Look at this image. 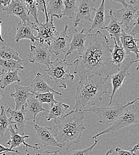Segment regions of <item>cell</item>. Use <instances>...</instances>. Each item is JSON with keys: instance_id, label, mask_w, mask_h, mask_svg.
<instances>
[{"instance_id": "ffe728a7", "label": "cell", "mask_w": 139, "mask_h": 155, "mask_svg": "<svg viewBox=\"0 0 139 155\" xmlns=\"http://www.w3.org/2000/svg\"><path fill=\"white\" fill-rule=\"evenodd\" d=\"M8 130L10 133L11 137L10 140L7 141V144L10 146V149H14V148H16V147L21 148L20 146L21 144H23L24 146V150L27 152L28 147L34 149L38 145V144L37 143L35 144L34 146H32L26 143L25 141V139L29 138V136L20 135L14 128H13L11 125L9 127Z\"/></svg>"}, {"instance_id": "7402d4cb", "label": "cell", "mask_w": 139, "mask_h": 155, "mask_svg": "<svg viewBox=\"0 0 139 155\" xmlns=\"http://www.w3.org/2000/svg\"><path fill=\"white\" fill-rule=\"evenodd\" d=\"M5 111L10 114V119L14 124V129L20 135H24V127L27 119L23 107L17 110L5 108Z\"/></svg>"}, {"instance_id": "d590c367", "label": "cell", "mask_w": 139, "mask_h": 155, "mask_svg": "<svg viewBox=\"0 0 139 155\" xmlns=\"http://www.w3.org/2000/svg\"><path fill=\"white\" fill-rule=\"evenodd\" d=\"M139 34V10H138L135 15L133 24L131 28V31L129 34L136 36V35Z\"/></svg>"}, {"instance_id": "bcb514c9", "label": "cell", "mask_w": 139, "mask_h": 155, "mask_svg": "<svg viewBox=\"0 0 139 155\" xmlns=\"http://www.w3.org/2000/svg\"><path fill=\"white\" fill-rule=\"evenodd\" d=\"M138 41H139V39H138ZM137 60V63H138V64H137V68H136V70L137 71H139V56H138V58L136 59Z\"/></svg>"}, {"instance_id": "d4e9b609", "label": "cell", "mask_w": 139, "mask_h": 155, "mask_svg": "<svg viewBox=\"0 0 139 155\" xmlns=\"http://www.w3.org/2000/svg\"><path fill=\"white\" fill-rule=\"evenodd\" d=\"M105 0H102L100 7L95 9V16L93 20H92V24L90 28L88 31V33L95 29H102L105 25Z\"/></svg>"}, {"instance_id": "ee69618b", "label": "cell", "mask_w": 139, "mask_h": 155, "mask_svg": "<svg viewBox=\"0 0 139 155\" xmlns=\"http://www.w3.org/2000/svg\"><path fill=\"white\" fill-rule=\"evenodd\" d=\"M49 155H60V152L58 150H55V151H52Z\"/></svg>"}, {"instance_id": "8d00e7d4", "label": "cell", "mask_w": 139, "mask_h": 155, "mask_svg": "<svg viewBox=\"0 0 139 155\" xmlns=\"http://www.w3.org/2000/svg\"><path fill=\"white\" fill-rule=\"evenodd\" d=\"M33 149V150L32 152L29 153L27 152L26 155H49L50 153L52 152L40 147L39 144Z\"/></svg>"}, {"instance_id": "83f0119b", "label": "cell", "mask_w": 139, "mask_h": 155, "mask_svg": "<svg viewBox=\"0 0 139 155\" xmlns=\"http://www.w3.org/2000/svg\"><path fill=\"white\" fill-rule=\"evenodd\" d=\"M114 41V45L112 47L113 49L111 53L112 62L114 64L120 67L124 60L130 55H127L122 47L121 44L118 45L116 41Z\"/></svg>"}, {"instance_id": "f1b7e54d", "label": "cell", "mask_w": 139, "mask_h": 155, "mask_svg": "<svg viewBox=\"0 0 139 155\" xmlns=\"http://www.w3.org/2000/svg\"><path fill=\"white\" fill-rule=\"evenodd\" d=\"M0 67L3 72H10L16 70L23 69L24 66L22 62L13 59H2L0 58Z\"/></svg>"}, {"instance_id": "d6986e66", "label": "cell", "mask_w": 139, "mask_h": 155, "mask_svg": "<svg viewBox=\"0 0 139 155\" xmlns=\"http://www.w3.org/2000/svg\"><path fill=\"white\" fill-rule=\"evenodd\" d=\"M108 18H110V22L108 26H105L102 29L107 31L111 38L116 41L118 45L121 44L120 37L124 31H125L123 26L121 24L117 18L112 14V9L109 10V16Z\"/></svg>"}, {"instance_id": "484cf974", "label": "cell", "mask_w": 139, "mask_h": 155, "mask_svg": "<svg viewBox=\"0 0 139 155\" xmlns=\"http://www.w3.org/2000/svg\"><path fill=\"white\" fill-rule=\"evenodd\" d=\"M46 7L48 16L61 19L64 9L63 0H46Z\"/></svg>"}, {"instance_id": "ac0fdd59", "label": "cell", "mask_w": 139, "mask_h": 155, "mask_svg": "<svg viewBox=\"0 0 139 155\" xmlns=\"http://www.w3.org/2000/svg\"><path fill=\"white\" fill-rule=\"evenodd\" d=\"M15 91L10 94V96L13 98L16 106L14 110H20L26 104L28 98L32 96V93L30 87L22 86L19 83L14 85Z\"/></svg>"}, {"instance_id": "f907efd6", "label": "cell", "mask_w": 139, "mask_h": 155, "mask_svg": "<svg viewBox=\"0 0 139 155\" xmlns=\"http://www.w3.org/2000/svg\"><path fill=\"white\" fill-rule=\"evenodd\" d=\"M1 71H0V75H1Z\"/></svg>"}, {"instance_id": "cb8c5ba5", "label": "cell", "mask_w": 139, "mask_h": 155, "mask_svg": "<svg viewBox=\"0 0 139 155\" xmlns=\"http://www.w3.org/2000/svg\"><path fill=\"white\" fill-rule=\"evenodd\" d=\"M69 107V105L62 101H57L52 105H50L48 115L46 117L47 120L50 121L51 119L56 120L62 117L66 114V112Z\"/></svg>"}, {"instance_id": "d6a6232c", "label": "cell", "mask_w": 139, "mask_h": 155, "mask_svg": "<svg viewBox=\"0 0 139 155\" xmlns=\"http://www.w3.org/2000/svg\"><path fill=\"white\" fill-rule=\"evenodd\" d=\"M25 4L27 8L29 15H31L37 25L39 24V21L38 19V4L36 0H24Z\"/></svg>"}, {"instance_id": "8992f818", "label": "cell", "mask_w": 139, "mask_h": 155, "mask_svg": "<svg viewBox=\"0 0 139 155\" xmlns=\"http://www.w3.org/2000/svg\"><path fill=\"white\" fill-rule=\"evenodd\" d=\"M139 124V109L134 104L127 106L118 119L108 128L92 137L96 139L98 137L109 133H113L121 129L126 128L131 125Z\"/></svg>"}, {"instance_id": "c3c4849f", "label": "cell", "mask_w": 139, "mask_h": 155, "mask_svg": "<svg viewBox=\"0 0 139 155\" xmlns=\"http://www.w3.org/2000/svg\"><path fill=\"white\" fill-rule=\"evenodd\" d=\"M96 1V0H93V1L94 2H95V1Z\"/></svg>"}, {"instance_id": "52a82bcc", "label": "cell", "mask_w": 139, "mask_h": 155, "mask_svg": "<svg viewBox=\"0 0 139 155\" xmlns=\"http://www.w3.org/2000/svg\"><path fill=\"white\" fill-rule=\"evenodd\" d=\"M137 60L130 58V56L124 60L121 66L119 67V71L113 75L109 76L111 79V85L112 87V91L110 96V100L108 106H111L114 97L117 91L120 89L125 81V80L130 76L129 73V69L131 66L135 63H137Z\"/></svg>"}, {"instance_id": "7a4b0ae2", "label": "cell", "mask_w": 139, "mask_h": 155, "mask_svg": "<svg viewBox=\"0 0 139 155\" xmlns=\"http://www.w3.org/2000/svg\"><path fill=\"white\" fill-rule=\"evenodd\" d=\"M109 76L95 75L80 79L74 97L73 110L86 112L90 107L102 101V96L109 94L111 82Z\"/></svg>"}, {"instance_id": "2e32d148", "label": "cell", "mask_w": 139, "mask_h": 155, "mask_svg": "<svg viewBox=\"0 0 139 155\" xmlns=\"http://www.w3.org/2000/svg\"><path fill=\"white\" fill-rule=\"evenodd\" d=\"M2 10L5 11L8 15H13L18 17L22 21H30L24 0H12L9 5Z\"/></svg>"}, {"instance_id": "5bb4252c", "label": "cell", "mask_w": 139, "mask_h": 155, "mask_svg": "<svg viewBox=\"0 0 139 155\" xmlns=\"http://www.w3.org/2000/svg\"><path fill=\"white\" fill-rule=\"evenodd\" d=\"M37 24L31 21H22L20 20L16 28V34L14 39L16 42H19L21 39L30 40L32 43L38 41L34 35V31H36Z\"/></svg>"}, {"instance_id": "f35d334b", "label": "cell", "mask_w": 139, "mask_h": 155, "mask_svg": "<svg viewBox=\"0 0 139 155\" xmlns=\"http://www.w3.org/2000/svg\"><path fill=\"white\" fill-rule=\"evenodd\" d=\"M115 152L118 155H137L136 153L131 152L130 150H125L119 147H115Z\"/></svg>"}, {"instance_id": "60d3db41", "label": "cell", "mask_w": 139, "mask_h": 155, "mask_svg": "<svg viewBox=\"0 0 139 155\" xmlns=\"http://www.w3.org/2000/svg\"><path fill=\"white\" fill-rule=\"evenodd\" d=\"M129 150H130L131 152L136 153L137 151L139 150V143L136 144L133 147H130Z\"/></svg>"}, {"instance_id": "7bdbcfd3", "label": "cell", "mask_w": 139, "mask_h": 155, "mask_svg": "<svg viewBox=\"0 0 139 155\" xmlns=\"http://www.w3.org/2000/svg\"><path fill=\"white\" fill-rule=\"evenodd\" d=\"M1 23H2V21L0 20V41L2 42V43L4 42V40L2 38V35H1Z\"/></svg>"}, {"instance_id": "681fc988", "label": "cell", "mask_w": 139, "mask_h": 155, "mask_svg": "<svg viewBox=\"0 0 139 155\" xmlns=\"http://www.w3.org/2000/svg\"><path fill=\"white\" fill-rule=\"evenodd\" d=\"M2 155H5V153H3Z\"/></svg>"}, {"instance_id": "30bf717a", "label": "cell", "mask_w": 139, "mask_h": 155, "mask_svg": "<svg viewBox=\"0 0 139 155\" xmlns=\"http://www.w3.org/2000/svg\"><path fill=\"white\" fill-rule=\"evenodd\" d=\"M95 3L92 0H77V15L73 21L74 28L78 26H82L81 24L83 20L92 21L91 14L93 10H95Z\"/></svg>"}, {"instance_id": "f546056e", "label": "cell", "mask_w": 139, "mask_h": 155, "mask_svg": "<svg viewBox=\"0 0 139 155\" xmlns=\"http://www.w3.org/2000/svg\"><path fill=\"white\" fill-rule=\"evenodd\" d=\"M0 58L2 59H13L20 62H23V60L20 58L19 53L16 51L14 48L2 44L0 47Z\"/></svg>"}, {"instance_id": "ab89813d", "label": "cell", "mask_w": 139, "mask_h": 155, "mask_svg": "<svg viewBox=\"0 0 139 155\" xmlns=\"http://www.w3.org/2000/svg\"><path fill=\"white\" fill-rule=\"evenodd\" d=\"M12 0H0V7L2 10L7 7L11 3Z\"/></svg>"}, {"instance_id": "b9f144b4", "label": "cell", "mask_w": 139, "mask_h": 155, "mask_svg": "<svg viewBox=\"0 0 139 155\" xmlns=\"http://www.w3.org/2000/svg\"><path fill=\"white\" fill-rule=\"evenodd\" d=\"M112 1L114 2H119L120 4H121L124 6V7H127L128 5V4L126 2L125 0H112Z\"/></svg>"}, {"instance_id": "74e56055", "label": "cell", "mask_w": 139, "mask_h": 155, "mask_svg": "<svg viewBox=\"0 0 139 155\" xmlns=\"http://www.w3.org/2000/svg\"><path fill=\"white\" fill-rule=\"evenodd\" d=\"M7 152H13L14 153V154H17V155H20V153L17 150H14V149H11L8 147H5L1 144H0V155H2L4 153H5Z\"/></svg>"}, {"instance_id": "7c38bea8", "label": "cell", "mask_w": 139, "mask_h": 155, "mask_svg": "<svg viewBox=\"0 0 139 155\" xmlns=\"http://www.w3.org/2000/svg\"><path fill=\"white\" fill-rule=\"evenodd\" d=\"M34 128L36 131V136L40 143L44 147H58L63 149L55 137V131L54 129L48 126L41 127L38 124H34Z\"/></svg>"}, {"instance_id": "7dc6e473", "label": "cell", "mask_w": 139, "mask_h": 155, "mask_svg": "<svg viewBox=\"0 0 139 155\" xmlns=\"http://www.w3.org/2000/svg\"><path fill=\"white\" fill-rule=\"evenodd\" d=\"M137 0H130V4H134V3H136Z\"/></svg>"}, {"instance_id": "f6af8a7d", "label": "cell", "mask_w": 139, "mask_h": 155, "mask_svg": "<svg viewBox=\"0 0 139 155\" xmlns=\"http://www.w3.org/2000/svg\"><path fill=\"white\" fill-rule=\"evenodd\" d=\"M112 152H113L112 150V149H110V150H109L106 153V154L105 155H109L110 154H111Z\"/></svg>"}, {"instance_id": "6da1fadb", "label": "cell", "mask_w": 139, "mask_h": 155, "mask_svg": "<svg viewBox=\"0 0 139 155\" xmlns=\"http://www.w3.org/2000/svg\"><path fill=\"white\" fill-rule=\"evenodd\" d=\"M112 46L106 36L100 31L87 34L85 42V50L71 65L74 66V74L84 78L101 75L111 76L119 71L118 66L112 62Z\"/></svg>"}, {"instance_id": "e0dca14e", "label": "cell", "mask_w": 139, "mask_h": 155, "mask_svg": "<svg viewBox=\"0 0 139 155\" xmlns=\"http://www.w3.org/2000/svg\"><path fill=\"white\" fill-rule=\"evenodd\" d=\"M23 107L25 112L27 121L33 120L34 123H35L36 121V117L40 112H49V110L43 107L42 104L40 103L33 94L28 98L25 105Z\"/></svg>"}, {"instance_id": "9c48e42d", "label": "cell", "mask_w": 139, "mask_h": 155, "mask_svg": "<svg viewBox=\"0 0 139 155\" xmlns=\"http://www.w3.org/2000/svg\"><path fill=\"white\" fill-rule=\"evenodd\" d=\"M30 49V53L28 57V60L30 63H38L46 66L48 68L50 66L52 62L51 60L52 53L49 51L48 45L45 46L44 44L40 43L38 46L31 44Z\"/></svg>"}, {"instance_id": "ba28073f", "label": "cell", "mask_w": 139, "mask_h": 155, "mask_svg": "<svg viewBox=\"0 0 139 155\" xmlns=\"http://www.w3.org/2000/svg\"><path fill=\"white\" fill-rule=\"evenodd\" d=\"M68 26L65 25L63 30L58 33L48 46L52 54L58 56L60 54L67 53L70 49L71 38L68 34Z\"/></svg>"}, {"instance_id": "4316f807", "label": "cell", "mask_w": 139, "mask_h": 155, "mask_svg": "<svg viewBox=\"0 0 139 155\" xmlns=\"http://www.w3.org/2000/svg\"><path fill=\"white\" fill-rule=\"evenodd\" d=\"M21 78L19 70L10 72H3L1 71L0 75V89L4 90L10 84L17 82L19 83Z\"/></svg>"}, {"instance_id": "44dd1931", "label": "cell", "mask_w": 139, "mask_h": 155, "mask_svg": "<svg viewBox=\"0 0 139 155\" xmlns=\"http://www.w3.org/2000/svg\"><path fill=\"white\" fill-rule=\"evenodd\" d=\"M30 89L33 94L51 92L52 93L57 94L60 96H62L61 93L55 91L54 88L51 87L47 84V82L45 80V78L40 72H38L35 78L32 80Z\"/></svg>"}, {"instance_id": "3957f363", "label": "cell", "mask_w": 139, "mask_h": 155, "mask_svg": "<svg viewBox=\"0 0 139 155\" xmlns=\"http://www.w3.org/2000/svg\"><path fill=\"white\" fill-rule=\"evenodd\" d=\"M84 118V112L73 110L60 119L54 120L55 137L66 150L73 144L79 143L83 131L86 130L83 124Z\"/></svg>"}, {"instance_id": "4dcf8cb0", "label": "cell", "mask_w": 139, "mask_h": 155, "mask_svg": "<svg viewBox=\"0 0 139 155\" xmlns=\"http://www.w3.org/2000/svg\"><path fill=\"white\" fill-rule=\"evenodd\" d=\"M13 124L10 118H8L6 115L5 107L4 106H1L0 112V136H2L4 134L8 131L9 127Z\"/></svg>"}, {"instance_id": "4fadbf2b", "label": "cell", "mask_w": 139, "mask_h": 155, "mask_svg": "<svg viewBox=\"0 0 139 155\" xmlns=\"http://www.w3.org/2000/svg\"><path fill=\"white\" fill-rule=\"evenodd\" d=\"M130 4L127 7H123L120 10H112L113 15L117 18L123 26L124 29L128 31L131 29L136 12L139 10L138 6Z\"/></svg>"}, {"instance_id": "277c9868", "label": "cell", "mask_w": 139, "mask_h": 155, "mask_svg": "<svg viewBox=\"0 0 139 155\" xmlns=\"http://www.w3.org/2000/svg\"><path fill=\"white\" fill-rule=\"evenodd\" d=\"M70 63L62 58H57L55 61L51 62L50 66L45 71L48 74L55 86L60 88H67V82L73 81L74 75L70 72L69 66Z\"/></svg>"}, {"instance_id": "9a60e30c", "label": "cell", "mask_w": 139, "mask_h": 155, "mask_svg": "<svg viewBox=\"0 0 139 155\" xmlns=\"http://www.w3.org/2000/svg\"><path fill=\"white\" fill-rule=\"evenodd\" d=\"M85 29H83L80 32H78L76 29L73 30L72 38L70 45V49L65 54V58L63 59L66 61L68 56L73 53L74 50L78 51L79 55L81 56L85 50V42L88 32L84 33Z\"/></svg>"}, {"instance_id": "8fae6325", "label": "cell", "mask_w": 139, "mask_h": 155, "mask_svg": "<svg viewBox=\"0 0 139 155\" xmlns=\"http://www.w3.org/2000/svg\"><path fill=\"white\" fill-rule=\"evenodd\" d=\"M36 31L38 32L36 38L40 44H46L48 46L58 34L53 23V16H51L50 20L37 25Z\"/></svg>"}, {"instance_id": "603a6c76", "label": "cell", "mask_w": 139, "mask_h": 155, "mask_svg": "<svg viewBox=\"0 0 139 155\" xmlns=\"http://www.w3.org/2000/svg\"><path fill=\"white\" fill-rule=\"evenodd\" d=\"M139 39L136 36L127 34L124 31L120 37L121 44L124 48L126 54L130 55L131 53H133L136 56V59L138 58L139 54Z\"/></svg>"}, {"instance_id": "e575fe53", "label": "cell", "mask_w": 139, "mask_h": 155, "mask_svg": "<svg viewBox=\"0 0 139 155\" xmlns=\"http://www.w3.org/2000/svg\"><path fill=\"white\" fill-rule=\"evenodd\" d=\"M98 142H99V140L96 138V139H95L94 144L93 145H92L91 146H90L89 147L83 149L81 150H74V151L68 152L67 155H93L94 153L93 152V149Z\"/></svg>"}, {"instance_id": "836d02e7", "label": "cell", "mask_w": 139, "mask_h": 155, "mask_svg": "<svg viewBox=\"0 0 139 155\" xmlns=\"http://www.w3.org/2000/svg\"><path fill=\"white\" fill-rule=\"evenodd\" d=\"M33 95L42 104L46 103L50 106L57 102L54 98V94L51 92L35 94Z\"/></svg>"}, {"instance_id": "5b68a950", "label": "cell", "mask_w": 139, "mask_h": 155, "mask_svg": "<svg viewBox=\"0 0 139 155\" xmlns=\"http://www.w3.org/2000/svg\"><path fill=\"white\" fill-rule=\"evenodd\" d=\"M137 101H139V97L124 104L115 103L113 106H108L100 107L92 106L86 110V112H90L97 115L100 123L110 126L118 119L127 106L135 103Z\"/></svg>"}, {"instance_id": "816d5d0a", "label": "cell", "mask_w": 139, "mask_h": 155, "mask_svg": "<svg viewBox=\"0 0 139 155\" xmlns=\"http://www.w3.org/2000/svg\"><path fill=\"white\" fill-rule=\"evenodd\" d=\"M0 98H1V96H0Z\"/></svg>"}, {"instance_id": "1f68e13d", "label": "cell", "mask_w": 139, "mask_h": 155, "mask_svg": "<svg viewBox=\"0 0 139 155\" xmlns=\"http://www.w3.org/2000/svg\"><path fill=\"white\" fill-rule=\"evenodd\" d=\"M62 16L72 19L77 8V0H63Z\"/></svg>"}]
</instances>
